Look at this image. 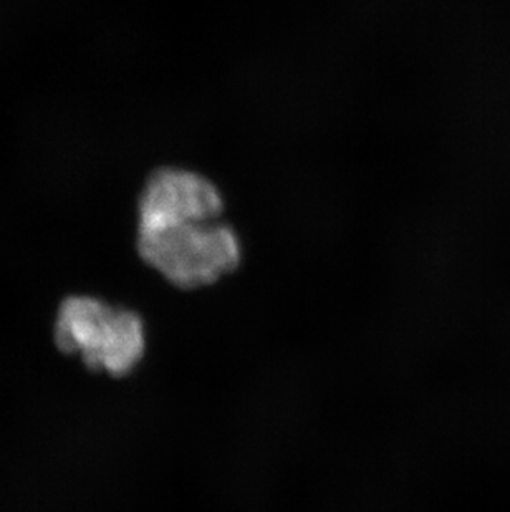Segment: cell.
Here are the masks:
<instances>
[{"instance_id": "cell-1", "label": "cell", "mask_w": 510, "mask_h": 512, "mask_svg": "<svg viewBox=\"0 0 510 512\" xmlns=\"http://www.w3.org/2000/svg\"><path fill=\"white\" fill-rule=\"evenodd\" d=\"M141 259L179 289H199L241 264V242L219 218L183 214L138 223Z\"/></svg>"}, {"instance_id": "cell-2", "label": "cell", "mask_w": 510, "mask_h": 512, "mask_svg": "<svg viewBox=\"0 0 510 512\" xmlns=\"http://www.w3.org/2000/svg\"><path fill=\"white\" fill-rule=\"evenodd\" d=\"M55 340L88 368L113 377L133 372L146 350L140 315L88 295H75L60 305Z\"/></svg>"}]
</instances>
